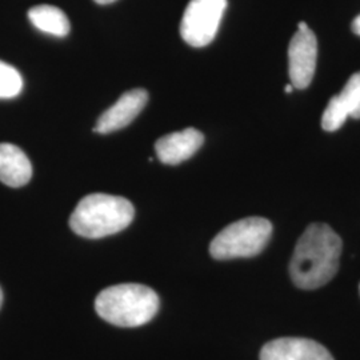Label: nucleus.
<instances>
[{"mask_svg":"<svg viewBox=\"0 0 360 360\" xmlns=\"http://www.w3.org/2000/svg\"><path fill=\"white\" fill-rule=\"evenodd\" d=\"M342 239L326 223H312L296 243L290 275L297 288L316 290L328 283L339 270Z\"/></svg>","mask_w":360,"mask_h":360,"instance_id":"1","label":"nucleus"},{"mask_svg":"<svg viewBox=\"0 0 360 360\" xmlns=\"http://www.w3.org/2000/svg\"><path fill=\"white\" fill-rule=\"evenodd\" d=\"M134 217L135 208L126 198L91 193L77 203L70 227L83 238L101 239L126 230Z\"/></svg>","mask_w":360,"mask_h":360,"instance_id":"2","label":"nucleus"},{"mask_svg":"<svg viewBox=\"0 0 360 360\" xmlns=\"http://www.w3.org/2000/svg\"><path fill=\"white\" fill-rule=\"evenodd\" d=\"M159 296L143 284L124 283L103 290L95 300V309L105 322L117 327H139L150 322L159 309Z\"/></svg>","mask_w":360,"mask_h":360,"instance_id":"3","label":"nucleus"},{"mask_svg":"<svg viewBox=\"0 0 360 360\" xmlns=\"http://www.w3.org/2000/svg\"><path fill=\"white\" fill-rule=\"evenodd\" d=\"M272 224L264 218L242 219L223 229L210 245V254L217 260L259 255L270 242Z\"/></svg>","mask_w":360,"mask_h":360,"instance_id":"4","label":"nucleus"},{"mask_svg":"<svg viewBox=\"0 0 360 360\" xmlns=\"http://www.w3.org/2000/svg\"><path fill=\"white\" fill-rule=\"evenodd\" d=\"M227 0H191L180 22L183 40L196 49L208 46L218 34Z\"/></svg>","mask_w":360,"mask_h":360,"instance_id":"5","label":"nucleus"},{"mask_svg":"<svg viewBox=\"0 0 360 360\" xmlns=\"http://www.w3.org/2000/svg\"><path fill=\"white\" fill-rule=\"evenodd\" d=\"M318 40L315 34L307 30H297L288 47V74L296 90L307 89L316 70Z\"/></svg>","mask_w":360,"mask_h":360,"instance_id":"6","label":"nucleus"},{"mask_svg":"<svg viewBox=\"0 0 360 360\" xmlns=\"http://www.w3.org/2000/svg\"><path fill=\"white\" fill-rule=\"evenodd\" d=\"M260 360H334L321 343L306 338H279L264 345Z\"/></svg>","mask_w":360,"mask_h":360,"instance_id":"7","label":"nucleus"},{"mask_svg":"<svg viewBox=\"0 0 360 360\" xmlns=\"http://www.w3.org/2000/svg\"><path fill=\"white\" fill-rule=\"evenodd\" d=\"M147 101L148 94L142 89L124 92L112 107L105 110L99 116L96 126L94 127V132L110 134L117 129H124L142 112Z\"/></svg>","mask_w":360,"mask_h":360,"instance_id":"8","label":"nucleus"},{"mask_svg":"<svg viewBox=\"0 0 360 360\" xmlns=\"http://www.w3.org/2000/svg\"><path fill=\"white\" fill-rule=\"evenodd\" d=\"M348 116L360 119V72L349 77L342 92L328 102L323 112V129L334 132L345 124Z\"/></svg>","mask_w":360,"mask_h":360,"instance_id":"9","label":"nucleus"},{"mask_svg":"<svg viewBox=\"0 0 360 360\" xmlns=\"http://www.w3.org/2000/svg\"><path fill=\"white\" fill-rule=\"evenodd\" d=\"M205 143V136L196 129H186L162 136L155 143L158 159L169 166H176L190 159Z\"/></svg>","mask_w":360,"mask_h":360,"instance_id":"10","label":"nucleus"},{"mask_svg":"<svg viewBox=\"0 0 360 360\" xmlns=\"http://www.w3.org/2000/svg\"><path fill=\"white\" fill-rule=\"evenodd\" d=\"M32 176L27 155L15 144L0 143V181L8 187H23Z\"/></svg>","mask_w":360,"mask_h":360,"instance_id":"11","label":"nucleus"},{"mask_svg":"<svg viewBox=\"0 0 360 360\" xmlns=\"http://www.w3.org/2000/svg\"><path fill=\"white\" fill-rule=\"evenodd\" d=\"M28 19L38 30L53 37L63 38L70 34L71 30L67 15L60 8L50 4L32 7L28 11Z\"/></svg>","mask_w":360,"mask_h":360,"instance_id":"12","label":"nucleus"},{"mask_svg":"<svg viewBox=\"0 0 360 360\" xmlns=\"http://www.w3.org/2000/svg\"><path fill=\"white\" fill-rule=\"evenodd\" d=\"M23 90V77L19 71L0 60V99H11Z\"/></svg>","mask_w":360,"mask_h":360,"instance_id":"13","label":"nucleus"},{"mask_svg":"<svg viewBox=\"0 0 360 360\" xmlns=\"http://www.w3.org/2000/svg\"><path fill=\"white\" fill-rule=\"evenodd\" d=\"M351 28H352V32H354L355 35H359L360 37V15H358V16L354 19V22H352V25H351Z\"/></svg>","mask_w":360,"mask_h":360,"instance_id":"14","label":"nucleus"},{"mask_svg":"<svg viewBox=\"0 0 360 360\" xmlns=\"http://www.w3.org/2000/svg\"><path fill=\"white\" fill-rule=\"evenodd\" d=\"M95 3H98V4H110V3H114L116 0H94Z\"/></svg>","mask_w":360,"mask_h":360,"instance_id":"15","label":"nucleus"},{"mask_svg":"<svg viewBox=\"0 0 360 360\" xmlns=\"http://www.w3.org/2000/svg\"><path fill=\"white\" fill-rule=\"evenodd\" d=\"M294 89H295V87H294V86H292V84H291V83H290V84H287V86H285V87H284V91H285V92H287V94H291V92H292V91H294Z\"/></svg>","mask_w":360,"mask_h":360,"instance_id":"16","label":"nucleus"},{"mask_svg":"<svg viewBox=\"0 0 360 360\" xmlns=\"http://www.w3.org/2000/svg\"><path fill=\"white\" fill-rule=\"evenodd\" d=\"M1 304H3V291L0 288V307H1Z\"/></svg>","mask_w":360,"mask_h":360,"instance_id":"17","label":"nucleus"},{"mask_svg":"<svg viewBox=\"0 0 360 360\" xmlns=\"http://www.w3.org/2000/svg\"><path fill=\"white\" fill-rule=\"evenodd\" d=\"M359 290H360V285H359Z\"/></svg>","mask_w":360,"mask_h":360,"instance_id":"18","label":"nucleus"}]
</instances>
